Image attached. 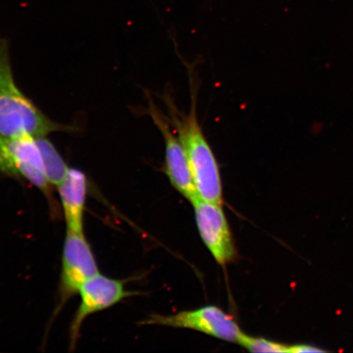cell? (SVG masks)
Returning <instances> with one entry per match:
<instances>
[{"instance_id": "12", "label": "cell", "mask_w": 353, "mask_h": 353, "mask_svg": "<svg viewBox=\"0 0 353 353\" xmlns=\"http://www.w3.org/2000/svg\"><path fill=\"white\" fill-rule=\"evenodd\" d=\"M325 352L323 350H319V348H316L310 345H304V344H299V345H292L290 346V352Z\"/></svg>"}, {"instance_id": "5", "label": "cell", "mask_w": 353, "mask_h": 353, "mask_svg": "<svg viewBox=\"0 0 353 353\" xmlns=\"http://www.w3.org/2000/svg\"><path fill=\"white\" fill-rule=\"evenodd\" d=\"M141 324L194 330L221 341L238 344L245 334L230 315L216 306L202 307L169 316L152 314Z\"/></svg>"}, {"instance_id": "1", "label": "cell", "mask_w": 353, "mask_h": 353, "mask_svg": "<svg viewBox=\"0 0 353 353\" xmlns=\"http://www.w3.org/2000/svg\"><path fill=\"white\" fill-rule=\"evenodd\" d=\"M78 130L76 125L52 121L21 91L12 72L10 42L0 35V136L43 137Z\"/></svg>"}, {"instance_id": "8", "label": "cell", "mask_w": 353, "mask_h": 353, "mask_svg": "<svg viewBox=\"0 0 353 353\" xmlns=\"http://www.w3.org/2000/svg\"><path fill=\"white\" fill-rule=\"evenodd\" d=\"M148 112L162 134L165 142V173L170 182L179 193L192 203L198 196L190 170L189 163L183 145L176 132L172 131L169 122L163 116L152 99L149 100Z\"/></svg>"}, {"instance_id": "2", "label": "cell", "mask_w": 353, "mask_h": 353, "mask_svg": "<svg viewBox=\"0 0 353 353\" xmlns=\"http://www.w3.org/2000/svg\"><path fill=\"white\" fill-rule=\"evenodd\" d=\"M166 100L176 134L186 152L199 197L222 205L223 184L219 163L199 122L196 92L192 88L191 108L187 114L180 112L170 99Z\"/></svg>"}, {"instance_id": "4", "label": "cell", "mask_w": 353, "mask_h": 353, "mask_svg": "<svg viewBox=\"0 0 353 353\" xmlns=\"http://www.w3.org/2000/svg\"><path fill=\"white\" fill-rule=\"evenodd\" d=\"M61 262L59 299L55 316L70 299L78 294L88 280L100 273L85 232L66 230Z\"/></svg>"}, {"instance_id": "11", "label": "cell", "mask_w": 353, "mask_h": 353, "mask_svg": "<svg viewBox=\"0 0 353 353\" xmlns=\"http://www.w3.org/2000/svg\"><path fill=\"white\" fill-rule=\"evenodd\" d=\"M240 345L252 352H290V346L264 338L251 337L244 334Z\"/></svg>"}, {"instance_id": "6", "label": "cell", "mask_w": 353, "mask_h": 353, "mask_svg": "<svg viewBox=\"0 0 353 353\" xmlns=\"http://www.w3.org/2000/svg\"><path fill=\"white\" fill-rule=\"evenodd\" d=\"M125 284V281L114 279L99 273L81 286L78 293L81 303L70 326V351L77 347L82 325L88 316L138 294L126 290Z\"/></svg>"}, {"instance_id": "9", "label": "cell", "mask_w": 353, "mask_h": 353, "mask_svg": "<svg viewBox=\"0 0 353 353\" xmlns=\"http://www.w3.org/2000/svg\"><path fill=\"white\" fill-rule=\"evenodd\" d=\"M57 188L63 207L66 230L85 232L83 222L88 191V176L85 172L70 167Z\"/></svg>"}, {"instance_id": "10", "label": "cell", "mask_w": 353, "mask_h": 353, "mask_svg": "<svg viewBox=\"0 0 353 353\" xmlns=\"http://www.w3.org/2000/svg\"><path fill=\"white\" fill-rule=\"evenodd\" d=\"M46 137H39V144L43 154L48 179L52 187H57L68 173L70 167L66 165L54 143Z\"/></svg>"}, {"instance_id": "7", "label": "cell", "mask_w": 353, "mask_h": 353, "mask_svg": "<svg viewBox=\"0 0 353 353\" xmlns=\"http://www.w3.org/2000/svg\"><path fill=\"white\" fill-rule=\"evenodd\" d=\"M203 242L221 266L236 259L237 252L230 227L222 205L197 199L192 203Z\"/></svg>"}, {"instance_id": "3", "label": "cell", "mask_w": 353, "mask_h": 353, "mask_svg": "<svg viewBox=\"0 0 353 353\" xmlns=\"http://www.w3.org/2000/svg\"><path fill=\"white\" fill-rule=\"evenodd\" d=\"M0 174L32 184L41 191L52 207L55 206L39 137L12 139L0 136Z\"/></svg>"}]
</instances>
